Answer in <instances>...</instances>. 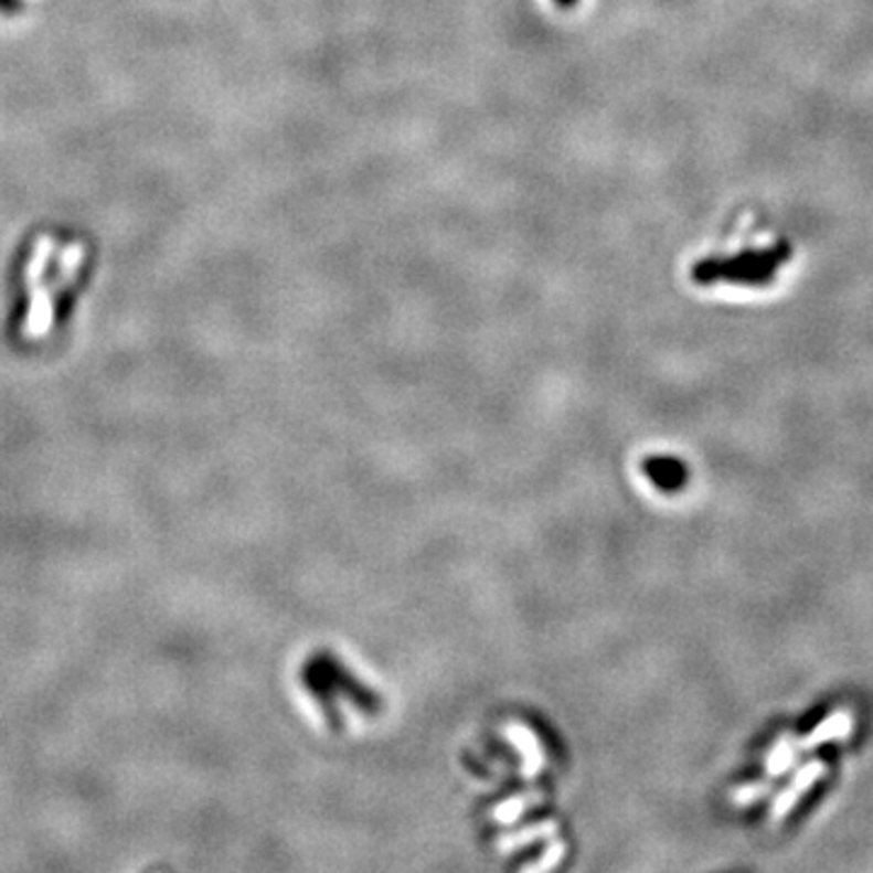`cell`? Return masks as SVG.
<instances>
[{"label": "cell", "instance_id": "3", "mask_svg": "<svg viewBox=\"0 0 873 873\" xmlns=\"http://www.w3.org/2000/svg\"><path fill=\"white\" fill-rule=\"evenodd\" d=\"M646 473L653 478L658 488H678L674 483H682V478H684L682 464L670 461V459H650L646 464Z\"/></svg>", "mask_w": 873, "mask_h": 873}, {"label": "cell", "instance_id": "4", "mask_svg": "<svg viewBox=\"0 0 873 873\" xmlns=\"http://www.w3.org/2000/svg\"><path fill=\"white\" fill-rule=\"evenodd\" d=\"M847 731H850V721H847V716H834V718H830L828 723H822L820 728L808 737V741L803 743V747L806 745H813V743H820V741H828V737H838V735H844Z\"/></svg>", "mask_w": 873, "mask_h": 873}, {"label": "cell", "instance_id": "1", "mask_svg": "<svg viewBox=\"0 0 873 873\" xmlns=\"http://www.w3.org/2000/svg\"><path fill=\"white\" fill-rule=\"evenodd\" d=\"M791 248L786 243L769 245L762 251H745L731 257H706L692 267L696 285H741V287H769L777 279L781 265L789 263Z\"/></svg>", "mask_w": 873, "mask_h": 873}, {"label": "cell", "instance_id": "2", "mask_svg": "<svg viewBox=\"0 0 873 873\" xmlns=\"http://www.w3.org/2000/svg\"><path fill=\"white\" fill-rule=\"evenodd\" d=\"M822 771H826V762H813V765H808L801 774H798V777L794 779V784L789 786V789H786V791L777 798V803H774V808H771L774 818H781V816L786 813V810H789V808L798 801V798H801V794L810 789V784H813Z\"/></svg>", "mask_w": 873, "mask_h": 873}, {"label": "cell", "instance_id": "5", "mask_svg": "<svg viewBox=\"0 0 873 873\" xmlns=\"http://www.w3.org/2000/svg\"><path fill=\"white\" fill-rule=\"evenodd\" d=\"M553 3H556L561 10H573L581 0H553Z\"/></svg>", "mask_w": 873, "mask_h": 873}]
</instances>
